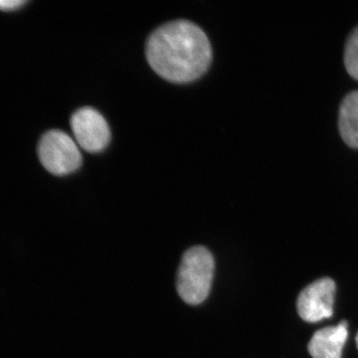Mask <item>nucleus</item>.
Returning <instances> with one entry per match:
<instances>
[{"instance_id": "nucleus-1", "label": "nucleus", "mask_w": 358, "mask_h": 358, "mask_svg": "<svg viewBox=\"0 0 358 358\" xmlns=\"http://www.w3.org/2000/svg\"><path fill=\"white\" fill-rule=\"evenodd\" d=\"M147 59L160 77L189 83L206 72L212 61L210 42L201 28L186 20L160 26L147 42Z\"/></svg>"}, {"instance_id": "nucleus-2", "label": "nucleus", "mask_w": 358, "mask_h": 358, "mask_svg": "<svg viewBox=\"0 0 358 358\" xmlns=\"http://www.w3.org/2000/svg\"><path fill=\"white\" fill-rule=\"evenodd\" d=\"M213 256L203 246L192 247L181 259L176 288L180 298L188 305L203 303L210 293L214 275Z\"/></svg>"}, {"instance_id": "nucleus-3", "label": "nucleus", "mask_w": 358, "mask_h": 358, "mask_svg": "<svg viewBox=\"0 0 358 358\" xmlns=\"http://www.w3.org/2000/svg\"><path fill=\"white\" fill-rule=\"evenodd\" d=\"M38 157L42 166L54 176L74 173L82 164L77 143L60 129H51L43 134L39 141Z\"/></svg>"}, {"instance_id": "nucleus-4", "label": "nucleus", "mask_w": 358, "mask_h": 358, "mask_svg": "<svg viewBox=\"0 0 358 358\" xmlns=\"http://www.w3.org/2000/svg\"><path fill=\"white\" fill-rule=\"evenodd\" d=\"M71 128L78 145L89 152H102L109 145V124L98 110L85 107L71 117Z\"/></svg>"}, {"instance_id": "nucleus-5", "label": "nucleus", "mask_w": 358, "mask_h": 358, "mask_svg": "<svg viewBox=\"0 0 358 358\" xmlns=\"http://www.w3.org/2000/svg\"><path fill=\"white\" fill-rule=\"evenodd\" d=\"M336 282L331 278H322L303 289L296 301L301 319L317 322L329 319L334 313Z\"/></svg>"}, {"instance_id": "nucleus-6", "label": "nucleus", "mask_w": 358, "mask_h": 358, "mask_svg": "<svg viewBox=\"0 0 358 358\" xmlns=\"http://www.w3.org/2000/svg\"><path fill=\"white\" fill-rule=\"evenodd\" d=\"M348 336L346 322L320 329L308 343V352L313 358H341Z\"/></svg>"}, {"instance_id": "nucleus-7", "label": "nucleus", "mask_w": 358, "mask_h": 358, "mask_svg": "<svg viewBox=\"0 0 358 358\" xmlns=\"http://www.w3.org/2000/svg\"><path fill=\"white\" fill-rule=\"evenodd\" d=\"M339 133L348 147L358 148V91L343 99L339 108Z\"/></svg>"}, {"instance_id": "nucleus-8", "label": "nucleus", "mask_w": 358, "mask_h": 358, "mask_svg": "<svg viewBox=\"0 0 358 358\" xmlns=\"http://www.w3.org/2000/svg\"><path fill=\"white\" fill-rule=\"evenodd\" d=\"M345 64L348 74L358 80V27L353 30L346 41Z\"/></svg>"}, {"instance_id": "nucleus-9", "label": "nucleus", "mask_w": 358, "mask_h": 358, "mask_svg": "<svg viewBox=\"0 0 358 358\" xmlns=\"http://www.w3.org/2000/svg\"><path fill=\"white\" fill-rule=\"evenodd\" d=\"M25 3L26 1L23 0H0V10H15Z\"/></svg>"}, {"instance_id": "nucleus-10", "label": "nucleus", "mask_w": 358, "mask_h": 358, "mask_svg": "<svg viewBox=\"0 0 358 358\" xmlns=\"http://www.w3.org/2000/svg\"><path fill=\"white\" fill-rule=\"evenodd\" d=\"M355 341H357V348H358V334L357 336V339H355Z\"/></svg>"}]
</instances>
